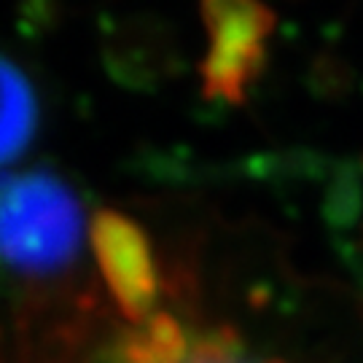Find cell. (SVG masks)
Segmentation results:
<instances>
[{"label": "cell", "mask_w": 363, "mask_h": 363, "mask_svg": "<svg viewBox=\"0 0 363 363\" xmlns=\"http://www.w3.org/2000/svg\"><path fill=\"white\" fill-rule=\"evenodd\" d=\"M86 240L81 196L62 175L0 172V280H57L76 267Z\"/></svg>", "instance_id": "obj_2"}, {"label": "cell", "mask_w": 363, "mask_h": 363, "mask_svg": "<svg viewBox=\"0 0 363 363\" xmlns=\"http://www.w3.org/2000/svg\"><path fill=\"white\" fill-rule=\"evenodd\" d=\"M38 130V97L27 73L0 54V167L25 154Z\"/></svg>", "instance_id": "obj_5"}, {"label": "cell", "mask_w": 363, "mask_h": 363, "mask_svg": "<svg viewBox=\"0 0 363 363\" xmlns=\"http://www.w3.org/2000/svg\"><path fill=\"white\" fill-rule=\"evenodd\" d=\"M208 52L199 65L202 91L208 100L245 103L250 84L267 62L274 13L261 3L208 0L202 6Z\"/></svg>", "instance_id": "obj_3"}, {"label": "cell", "mask_w": 363, "mask_h": 363, "mask_svg": "<svg viewBox=\"0 0 363 363\" xmlns=\"http://www.w3.org/2000/svg\"><path fill=\"white\" fill-rule=\"evenodd\" d=\"M89 245L100 280L124 323H145L164 291L145 229L127 213L103 208L89 220Z\"/></svg>", "instance_id": "obj_4"}, {"label": "cell", "mask_w": 363, "mask_h": 363, "mask_svg": "<svg viewBox=\"0 0 363 363\" xmlns=\"http://www.w3.org/2000/svg\"><path fill=\"white\" fill-rule=\"evenodd\" d=\"M169 291L175 307L159 304L81 363H363V291L347 280L280 264L247 318L202 315L186 277Z\"/></svg>", "instance_id": "obj_1"}]
</instances>
